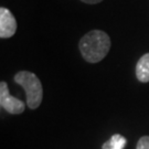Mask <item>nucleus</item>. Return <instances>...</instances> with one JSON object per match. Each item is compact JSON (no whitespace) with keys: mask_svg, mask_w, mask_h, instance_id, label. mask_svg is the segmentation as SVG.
I'll use <instances>...</instances> for the list:
<instances>
[{"mask_svg":"<svg viewBox=\"0 0 149 149\" xmlns=\"http://www.w3.org/2000/svg\"><path fill=\"white\" fill-rule=\"evenodd\" d=\"M15 82L26 91L27 105L29 108L36 109L40 106L43 98V88L37 75L28 71H21L15 75Z\"/></svg>","mask_w":149,"mask_h":149,"instance_id":"nucleus-2","label":"nucleus"},{"mask_svg":"<svg viewBox=\"0 0 149 149\" xmlns=\"http://www.w3.org/2000/svg\"><path fill=\"white\" fill-rule=\"evenodd\" d=\"M136 76L139 82H141V83L149 82V53L144 54L137 62Z\"/></svg>","mask_w":149,"mask_h":149,"instance_id":"nucleus-5","label":"nucleus"},{"mask_svg":"<svg viewBox=\"0 0 149 149\" xmlns=\"http://www.w3.org/2000/svg\"><path fill=\"white\" fill-rule=\"evenodd\" d=\"M83 59L90 63H97L104 59L111 49V38L101 30L86 33L79 43Z\"/></svg>","mask_w":149,"mask_h":149,"instance_id":"nucleus-1","label":"nucleus"},{"mask_svg":"<svg viewBox=\"0 0 149 149\" xmlns=\"http://www.w3.org/2000/svg\"><path fill=\"white\" fill-rule=\"evenodd\" d=\"M85 3H88V5H95V3H98V2H102L103 0H81Z\"/></svg>","mask_w":149,"mask_h":149,"instance_id":"nucleus-8","label":"nucleus"},{"mask_svg":"<svg viewBox=\"0 0 149 149\" xmlns=\"http://www.w3.org/2000/svg\"><path fill=\"white\" fill-rule=\"evenodd\" d=\"M0 105L9 114H21L24 112V103L21 100L10 95L6 82L0 83Z\"/></svg>","mask_w":149,"mask_h":149,"instance_id":"nucleus-3","label":"nucleus"},{"mask_svg":"<svg viewBox=\"0 0 149 149\" xmlns=\"http://www.w3.org/2000/svg\"><path fill=\"white\" fill-rule=\"evenodd\" d=\"M126 138L119 135V134H116L112 136V138L109 140H107L105 144L103 145V149H124L125 145H126Z\"/></svg>","mask_w":149,"mask_h":149,"instance_id":"nucleus-6","label":"nucleus"},{"mask_svg":"<svg viewBox=\"0 0 149 149\" xmlns=\"http://www.w3.org/2000/svg\"><path fill=\"white\" fill-rule=\"evenodd\" d=\"M136 149H149V136H144L139 139Z\"/></svg>","mask_w":149,"mask_h":149,"instance_id":"nucleus-7","label":"nucleus"},{"mask_svg":"<svg viewBox=\"0 0 149 149\" xmlns=\"http://www.w3.org/2000/svg\"><path fill=\"white\" fill-rule=\"evenodd\" d=\"M17 31V21L7 8H0V38H11Z\"/></svg>","mask_w":149,"mask_h":149,"instance_id":"nucleus-4","label":"nucleus"}]
</instances>
